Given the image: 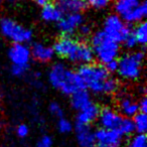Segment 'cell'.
<instances>
[{
    "instance_id": "23",
    "label": "cell",
    "mask_w": 147,
    "mask_h": 147,
    "mask_svg": "<svg viewBox=\"0 0 147 147\" xmlns=\"http://www.w3.org/2000/svg\"><path fill=\"white\" fill-rule=\"evenodd\" d=\"M119 89V82L115 78L112 77H108L105 80L104 84H103V89H102V94H107V95H112L118 91Z\"/></svg>"
},
{
    "instance_id": "7",
    "label": "cell",
    "mask_w": 147,
    "mask_h": 147,
    "mask_svg": "<svg viewBox=\"0 0 147 147\" xmlns=\"http://www.w3.org/2000/svg\"><path fill=\"white\" fill-rule=\"evenodd\" d=\"M103 31L108 37L118 43L125 40L127 36L132 32L130 25L126 23L118 14H110L104 21Z\"/></svg>"
},
{
    "instance_id": "25",
    "label": "cell",
    "mask_w": 147,
    "mask_h": 147,
    "mask_svg": "<svg viewBox=\"0 0 147 147\" xmlns=\"http://www.w3.org/2000/svg\"><path fill=\"white\" fill-rule=\"evenodd\" d=\"M127 147H147V138L145 134H139L132 137Z\"/></svg>"
},
{
    "instance_id": "31",
    "label": "cell",
    "mask_w": 147,
    "mask_h": 147,
    "mask_svg": "<svg viewBox=\"0 0 147 147\" xmlns=\"http://www.w3.org/2000/svg\"><path fill=\"white\" fill-rule=\"evenodd\" d=\"M122 43H124V45L127 47V49H134V47H136L137 45H138V43H137L136 39H135V37L133 36L132 32L130 33V34L128 35V36L125 38V40L123 41Z\"/></svg>"
},
{
    "instance_id": "1",
    "label": "cell",
    "mask_w": 147,
    "mask_h": 147,
    "mask_svg": "<svg viewBox=\"0 0 147 147\" xmlns=\"http://www.w3.org/2000/svg\"><path fill=\"white\" fill-rule=\"evenodd\" d=\"M53 49L59 57L80 65L92 63L95 57L90 45L77 40L71 35L61 36L55 42Z\"/></svg>"
},
{
    "instance_id": "35",
    "label": "cell",
    "mask_w": 147,
    "mask_h": 147,
    "mask_svg": "<svg viewBox=\"0 0 147 147\" xmlns=\"http://www.w3.org/2000/svg\"><path fill=\"white\" fill-rule=\"evenodd\" d=\"M138 107H139V112L146 113V111H147V99L145 96H143L142 98H141V100L139 101Z\"/></svg>"
},
{
    "instance_id": "15",
    "label": "cell",
    "mask_w": 147,
    "mask_h": 147,
    "mask_svg": "<svg viewBox=\"0 0 147 147\" xmlns=\"http://www.w3.org/2000/svg\"><path fill=\"white\" fill-rule=\"evenodd\" d=\"M85 0H57V7L63 14L69 13H82L87 8Z\"/></svg>"
},
{
    "instance_id": "11",
    "label": "cell",
    "mask_w": 147,
    "mask_h": 147,
    "mask_svg": "<svg viewBox=\"0 0 147 147\" xmlns=\"http://www.w3.org/2000/svg\"><path fill=\"white\" fill-rule=\"evenodd\" d=\"M123 117L124 116L119 114L114 109L107 107V108H104V109H102V110H100L98 120L101 125V128L118 130Z\"/></svg>"
},
{
    "instance_id": "8",
    "label": "cell",
    "mask_w": 147,
    "mask_h": 147,
    "mask_svg": "<svg viewBox=\"0 0 147 147\" xmlns=\"http://www.w3.org/2000/svg\"><path fill=\"white\" fill-rule=\"evenodd\" d=\"M95 147H121L123 135L118 130L100 128L95 132Z\"/></svg>"
},
{
    "instance_id": "28",
    "label": "cell",
    "mask_w": 147,
    "mask_h": 147,
    "mask_svg": "<svg viewBox=\"0 0 147 147\" xmlns=\"http://www.w3.org/2000/svg\"><path fill=\"white\" fill-rule=\"evenodd\" d=\"M85 1L87 5H90L95 9H104L110 5L112 0H85Z\"/></svg>"
},
{
    "instance_id": "26",
    "label": "cell",
    "mask_w": 147,
    "mask_h": 147,
    "mask_svg": "<svg viewBox=\"0 0 147 147\" xmlns=\"http://www.w3.org/2000/svg\"><path fill=\"white\" fill-rule=\"evenodd\" d=\"M57 129L61 133L67 134V133H69L73 130V125H71L69 120L61 117V118L59 119V122H57Z\"/></svg>"
},
{
    "instance_id": "34",
    "label": "cell",
    "mask_w": 147,
    "mask_h": 147,
    "mask_svg": "<svg viewBox=\"0 0 147 147\" xmlns=\"http://www.w3.org/2000/svg\"><path fill=\"white\" fill-rule=\"evenodd\" d=\"M104 67L109 73H115V71H117V69H118V61H117V59L111 61L109 63H107Z\"/></svg>"
},
{
    "instance_id": "21",
    "label": "cell",
    "mask_w": 147,
    "mask_h": 147,
    "mask_svg": "<svg viewBox=\"0 0 147 147\" xmlns=\"http://www.w3.org/2000/svg\"><path fill=\"white\" fill-rule=\"evenodd\" d=\"M132 34L136 39L137 43L144 47L147 42V23L144 20L138 22L135 28L132 30Z\"/></svg>"
},
{
    "instance_id": "29",
    "label": "cell",
    "mask_w": 147,
    "mask_h": 147,
    "mask_svg": "<svg viewBox=\"0 0 147 147\" xmlns=\"http://www.w3.org/2000/svg\"><path fill=\"white\" fill-rule=\"evenodd\" d=\"M49 111L53 117L59 119L63 116V110L61 106L57 102H51L49 106Z\"/></svg>"
},
{
    "instance_id": "5",
    "label": "cell",
    "mask_w": 147,
    "mask_h": 147,
    "mask_svg": "<svg viewBox=\"0 0 147 147\" xmlns=\"http://www.w3.org/2000/svg\"><path fill=\"white\" fill-rule=\"evenodd\" d=\"M145 59L144 51L125 53L119 59L117 73L122 79L127 81H136L140 78L143 61Z\"/></svg>"
},
{
    "instance_id": "18",
    "label": "cell",
    "mask_w": 147,
    "mask_h": 147,
    "mask_svg": "<svg viewBox=\"0 0 147 147\" xmlns=\"http://www.w3.org/2000/svg\"><path fill=\"white\" fill-rule=\"evenodd\" d=\"M147 14V4L145 1H142L137 7H135L130 13L123 17V20L128 24H134V23L141 22L145 19Z\"/></svg>"
},
{
    "instance_id": "22",
    "label": "cell",
    "mask_w": 147,
    "mask_h": 147,
    "mask_svg": "<svg viewBox=\"0 0 147 147\" xmlns=\"http://www.w3.org/2000/svg\"><path fill=\"white\" fill-rule=\"evenodd\" d=\"M133 124H134V129L139 134H145L147 131V116L146 113L138 112L134 116Z\"/></svg>"
},
{
    "instance_id": "24",
    "label": "cell",
    "mask_w": 147,
    "mask_h": 147,
    "mask_svg": "<svg viewBox=\"0 0 147 147\" xmlns=\"http://www.w3.org/2000/svg\"><path fill=\"white\" fill-rule=\"evenodd\" d=\"M118 131L123 136H129V135L133 134L135 132V129L132 119L128 118V117H123L120 126L118 128Z\"/></svg>"
},
{
    "instance_id": "37",
    "label": "cell",
    "mask_w": 147,
    "mask_h": 147,
    "mask_svg": "<svg viewBox=\"0 0 147 147\" xmlns=\"http://www.w3.org/2000/svg\"><path fill=\"white\" fill-rule=\"evenodd\" d=\"M9 2H15V1H17V0H8Z\"/></svg>"
},
{
    "instance_id": "12",
    "label": "cell",
    "mask_w": 147,
    "mask_h": 147,
    "mask_svg": "<svg viewBox=\"0 0 147 147\" xmlns=\"http://www.w3.org/2000/svg\"><path fill=\"white\" fill-rule=\"evenodd\" d=\"M76 135L80 147H95L96 139H95V132H93L90 125L76 124Z\"/></svg>"
},
{
    "instance_id": "16",
    "label": "cell",
    "mask_w": 147,
    "mask_h": 147,
    "mask_svg": "<svg viewBox=\"0 0 147 147\" xmlns=\"http://www.w3.org/2000/svg\"><path fill=\"white\" fill-rule=\"evenodd\" d=\"M92 103L91 96L87 89L78 90L71 95V105L75 110L80 111Z\"/></svg>"
},
{
    "instance_id": "2",
    "label": "cell",
    "mask_w": 147,
    "mask_h": 147,
    "mask_svg": "<svg viewBox=\"0 0 147 147\" xmlns=\"http://www.w3.org/2000/svg\"><path fill=\"white\" fill-rule=\"evenodd\" d=\"M49 81L53 88L67 96H71L76 91L85 89L84 83L79 74L69 69L61 63H55L51 67Z\"/></svg>"
},
{
    "instance_id": "27",
    "label": "cell",
    "mask_w": 147,
    "mask_h": 147,
    "mask_svg": "<svg viewBox=\"0 0 147 147\" xmlns=\"http://www.w3.org/2000/svg\"><path fill=\"white\" fill-rule=\"evenodd\" d=\"M29 65H12L11 67V74L17 78H22L28 71Z\"/></svg>"
},
{
    "instance_id": "30",
    "label": "cell",
    "mask_w": 147,
    "mask_h": 147,
    "mask_svg": "<svg viewBox=\"0 0 147 147\" xmlns=\"http://www.w3.org/2000/svg\"><path fill=\"white\" fill-rule=\"evenodd\" d=\"M29 134V128L26 124H20L16 128V135L19 138H25Z\"/></svg>"
},
{
    "instance_id": "10",
    "label": "cell",
    "mask_w": 147,
    "mask_h": 147,
    "mask_svg": "<svg viewBox=\"0 0 147 147\" xmlns=\"http://www.w3.org/2000/svg\"><path fill=\"white\" fill-rule=\"evenodd\" d=\"M8 57L12 65H29L31 59L30 49L25 43H13L8 49Z\"/></svg>"
},
{
    "instance_id": "13",
    "label": "cell",
    "mask_w": 147,
    "mask_h": 147,
    "mask_svg": "<svg viewBox=\"0 0 147 147\" xmlns=\"http://www.w3.org/2000/svg\"><path fill=\"white\" fill-rule=\"evenodd\" d=\"M31 57L36 59L39 63H49L55 57V51L53 47H49L45 43L35 42L32 45L30 49Z\"/></svg>"
},
{
    "instance_id": "19",
    "label": "cell",
    "mask_w": 147,
    "mask_h": 147,
    "mask_svg": "<svg viewBox=\"0 0 147 147\" xmlns=\"http://www.w3.org/2000/svg\"><path fill=\"white\" fill-rule=\"evenodd\" d=\"M119 109H120L121 114L124 117H134L139 112L138 103L133 101L130 97H122L119 100Z\"/></svg>"
},
{
    "instance_id": "33",
    "label": "cell",
    "mask_w": 147,
    "mask_h": 147,
    "mask_svg": "<svg viewBox=\"0 0 147 147\" xmlns=\"http://www.w3.org/2000/svg\"><path fill=\"white\" fill-rule=\"evenodd\" d=\"M78 31L83 37H87V36H89V35L92 34V27L84 22L80 27H79Z\"/></svg>"
},
{
    "instance_id": "38",
    "label": "cell",
    "mask_w": 147,
    "mask_h": 147,
    "mask_svg": "<svg viewBox=\"0 0 147 147\" xmlns=\"http://www.w3.org/2000/svg\"><path fill=\"white\" fill-rule=\"evenodd\" d=\"M2 1H3V0H0V3H1V2H2Z\"/></svg>"
},
{
    "instance_id": "17",
    "label": "cell",
    "mask_w": 147,
    "mask_h": 147,
    "mask_svg": "<svg viewBox=\"0 0 147 147\" xmlns=\"http://www.w3.org/2000/svg\"><path fill=\"white\" fill-rule=\"evenodd\" d=\"M142 0H114L113 6H114L115 13L118 14L121 18L130 13L135 7L138 6Z\"/></svg>"
},
{
    "instance_id": "3",
    "label": "cell",
    "mask_w": 147,
    "mask_h": 147,
    "mask_svg": "<svg viewBox=\"0 0 147 147\" xmlns=\"http://www.w3.org/2000/svg\"><path fill=\"white\" fill-rule=\"evenodd\" d=\"M90 45L94 51L95 57L103 65L109 61L117 59L119 57V43L107 36L103 30L93 33L91 36Z\"/></svg>"
},
{
    "instance_id": "9",
    "label": "cell",
    "mask_w": 147,
    "mask_h": 147,
    "mask_svg": "<svg viewBox=\"0 0 147 147\" xmlns=\"http://www.w3.org/2000/svg\"><path fill=\"white\" fill-rule=\"evenodd\" d=\"M85 22L82 13H69L63 15L59 21V29L63 35H71L78 31L79 27Z\"/></svg>"
},
{
    "instance_id": "20",
    "label": "cell",
    "mask_w": 147,
    "mask_h": 147,
    "mask_svg": "<svg viewBox=\"0 0 147 147\" xmlns=\"http://www.w3.org/2000/svg\"><path fill=\"white\" fill-rule=\"evenodd\" d=\"M41 18L47 22H59V19L63 17V12L57 7V5H53L51 3L42 6L41 9Z\"/></svg>"
},
{
    "instance_id": "14",
    "label": "cell",
    "mask_w": 147,
    "mask_h": 147,
    "mask_svg": "<svg viewBox=\"0 0 147 147\" xmlns=\"http://www.w3.org/2000/svg\"><path fill=\"white\" fill-rule=\"evenodd\" d=\"M99 113H100V108L92 102L84 109L79 111V114L77 115V123L90 125L98 119Z\"/></svg>"
},
{
    "instance_id": "6",
    "label": "cell",
    "mask_w": 147,
    "mask_h": 147,
    "mask_svg": "<svg viewBox=\"0 0 147 147\" xmlns=\"http://www.w3.org/2000/svg\"><path fill=\"white\" fill-rule=\"evenodd\" d=\"M0 32L13 43H26L32 39V31L11 18L0 20Z\"/></svg>"
},
{
    "instance_id": "36",
    "label": "cell",
    "mask_w": 147,
    "mask_h": 147,
    "mask_svg": "<svg viewBox=\"0 0 147 147\" xmlns=\"http://www.w3.org/2000/svg\"><path fill=\"white\" fill-rule=\"evenodd\" d=\"M33 1H34L37 5H39V6L42 7V6H45V5H47V4H49L51 0H33Z\"/></svg>"
},
{
    "instance_id": "4",
    "label": "cell",
    "mask_w": 147,
    "mask_h": 147,
    "mask_svg": "<svg viewBox=\"0 0 147 147\" xmlns=\"http://www.w3.org/2000/svg\"><path fill=\"white\" fill-rule=\"evenodd\" d=\"M77 73L82 79L85 89H89L95 94H102L103 84L105 80L110 77V73L105 69L104 65L92 63L81 65Z\"/></svg>"
},
{
    "instance_id": "32",
    "label": "cell",
    "mask_w": 147,
    "mask_h": 147,
    "mask_svg": "<svg viewBox=\"0 0 147 147\" xmlns=\"http://www.w3.org/2000/svg\"><path fill=\"white\" fill-rule=\"evenodd\" d=\"M53 146V139L51 136L45 135L37 141V147H51Z\"/></svg>"
}]
</instances>
